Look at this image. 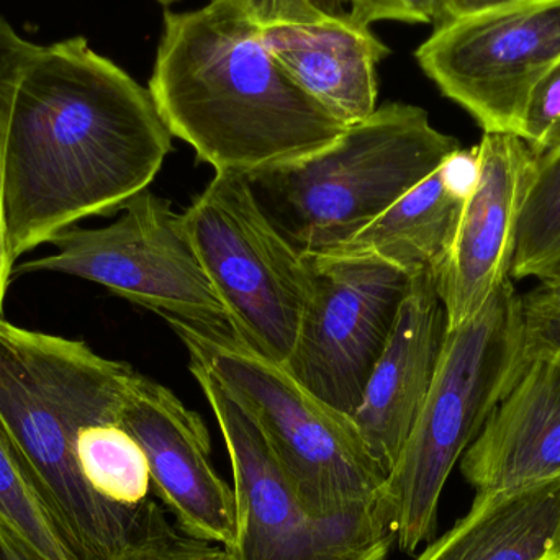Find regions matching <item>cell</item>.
Instances as JSON below:
<instances>
[{
    "label": "cell",
    "instance_id": "cell-13",
    "mask_svg": "<svg viewBox=\"0 0 560 560\" xmlns=\"http://www.w3.org/2000/svg\"><path fill=\"white\" fill-rule=\"evenodd\" d=\"M477 151L479 180L436 278L447 331L469 322L512 278L520 219L538 170L535 154L515 133L486 131Z\"/></svg>",
    "mask_w": 560,
    "mask_h": 560
},
{
    "label": "cell",
    "instance_id": "cell-6",
    "mask_svg": "<svg viewBox=\"0 0 560 560\" xmlns=\"http://www.w3.org/2000/svg\"><path fill=\"white\" fill-rule=\"evenodd\" d=\"M166 323L190 358L209 368L245 405L313 516L385 512L387 476L351 417L310 394L283 365L246 348L230 329L200 328L177 319Z\"/></svg>",
    "mask_w": 560,
    "mask_h": 560
},
{
    "label": "cell",
    "instance_id": "cell-7",
    "mask_svg": "<svg viewBox=\"0 0 560 560\" xmlns=\"http://www.w3.org/2000/svg\"><path fill=\"white\" fill-rule=\"evenodd\" d=\"M183 220L233 336L285 365L312 295L306 256L269 219L242 174L215 173Z\"/></svg>",
    "mask_w": 560,
    "mask_h": 560
},
{
    "label": "cell",
    "instance_id": "cell-12",
    "mask_svg": "<svg viewBox=\"0 0 560 560\" xmlns=\"http://www.w3.org/2000/svg\"><path fill=\"white\" fill-rule=\"evenodd\" d=\"M120 423L144 451L153 493L177 528L232 548L235 492L213 466L212 443L202 418L170 388L137 374L125 395Z\"/></svg>",
    "mask_w": 560,
    "mask_h": 560
},
{
    "label": "cell",
    "instance_id": "cell-24",
    "mask_svg": "<svg viewBox=\"0 0 560 560\" xmlns=\"http://www.w3.org/2000/svg\"><path fill=\"white\" fill-rule=\"evenodd\" d=\"M523 355L560 359V278L539 282L522 295Z\"/></svg>",
    "mask_w": 560,
    "mask_h": 560
},
{
    "label": "cell",
    "instance_id": "cell-5",
    "mask_svg": "<svg viewBox=\"0 0 560 560\" xmlns=\"http://www.w3.org/2000/svg\"><path fill=\"white\" fill-rule=\"evenodd\" d=\"M523 364L522 295L509 278L476 316L447 331L430 394L388 474L385 512L405 555L433 538L447 477Z\"/></svg>",
    "mask_w": 560,
    "mask_h": 560
},
{
    "label": "cell",
    "instance_id": "cell-23",
    "mask_svg": "<svg viewBox=\"0 0 560 560\" xmlns=\"http://www.w3.org/2000/svg\"><path fill=\"white\" fill-rule=\"evenodd\" d=\"M36 48L38 45L23 38L3 16H0V315H2L7 290L15 278V265L10 261L5 229H3L2 189L7 131H9L16 88Z\"/></svg>",
    "mask_w": 560,
    "mask_h": 560
},
{
    "label": "cell",
    "instance_id": "cell-3",
    "mask_svg": "<svg viewBox=\"0 0 560 560\" xmlns=\"http://www.w3.org/2000/svg\"><path fill=\"white\" fill-rule=\"evenodd\" d=\"M137 374L85 342L30 331L0 315V420L78 560L117 559L150 503L125 509L107 502L85 482L75 459L79 430L118 420Z\"/></svg>",
    "mask_w": 560,
    "mask_h": 560
},
{
    "label": "cell",
    "instance_id": "cell-25",
    "mask_svg": "<svg viewBox=\"0 0 560 560\" xmlns=\"http://www.w3.org/2000/svg\"><path fill=\"white\" fill-rule=\"evenodd\" d=\"M535 154L536 163L560 151V65L533 91L520 135Z\"/></svg>",
    "mask_w": 560,
    "mask_h": 560
},
{
    "label": "cell",
    "instance_id": "cell-20",
    "mask_svg": "<svg viewBox=\"0 0 560 560\" xmlns=\"http://www.w3.org/2000/svg\"><path fill=\"white\" fill-rule=\"evenodd\" d=\"M0 525L45 560H78L43 505L25 460L0 420Z\"/></svg>",
    "mask_w": 560,
    "mask_h": 560
},
{
    "label": "cell",
    "instance_id": "cell-19",
    "mask_svg": "<svg viewBox=\"0 0 560 560\" xmlns=\"http://www.w3.org/2000/svg\"><path fill=\"white\" fill-rule=\"evenodd\" d=\"M75 459L85 482L107 502L140 509L151 500L147 456L120 418L82 427L75 440Z\"/></svg>",
    "mask_w": 560,
    "mask_h": 560
},
{
    "label": "cell",
    "instance_id": "cell-8",
    "mask_svg": "<svg viewBox=\"0 0 560 560\" xmlns=\"http://www.w3.org/2000/svg\"><path fill=\"white\" fill-rule=\"evenodd\" d=\"M190 372L219 421L232 460L233 560H388L395 536L385 512L313 516L245 405L197 359L190 358Z\"/></svg>",
    "mask_w": 560,
    "mask_h": 560
},
{
    "label": "cell",
    "instance_id": "cell-11",
    "mask_svg": "<svg viewBox=\"0 0 560 560\" xmlns=\"http://www.w3.org/2000/svg\"><path fill=\"white\" fill-rule=\"evenodd\" d=\"M306 259L312 295L283 368L310 394L352 418L413 278L372 256Z\"/></svg>",
    "mask_w": 560,
    "mask_h": 560
},
{
    "label": "cell",
    "instance_id": "cell-14",
    "mask_svg": "<svg viewBox=\"0 0 560 560\" xmlns=\"http://www.w3.org/2000/svg\"><path fill=\"white\" fill-rule=\"evenodd\" d=\"M262 43L303 92L349 127L377 108V68L390 48L346 12L312 0H246Z\"/></svg>",
    "mask_w": 560,
    "mask_h": 560
},
{
    "label": "cell",
    "instance_id": "cell-9",
    "mask_svg": "<svg viewBox=\"0 0 560 560\" xmlns=\"http://www.w3.org/2000/svg\"><path fill=\"white\" fill-rule=\"evenodd\" d=\"M102 229H71L52 242L56 253L15 269L61 272L91 280L143 308L200 328L230 329L217 295L170 200L143 190ZM232 331V329H230Z\"/></svg>",
    "mask_w": 560,
    "mask_h": 560
},
{
    "label": "cell",
    "instance_id": "cell-27",
    "mask_svg": "<svg viewBox=\"0 0 560 560\" xmlns=\"http://www.w3.org/2000/svg\"><path fill=\"white\" fill-rule=\"evenodd\" d=\"M505 2H513V0H441L440 12H438L433 25L436 26L447 20L456 19V16Z\"/></svg>",
    "mask_w": 560,
    "mask_h": 560
},
{
    "label": "cell",
    "instance_id": "cell-2",
    "mask_svg": "<svg viewBox=\"0 0 560 560\" xmlns=\"http://www.w3.org/2000/svg\"><path fill=\"white\" fill-rule=\"evenodd\" d=\"M148 91L171 135L215 173L255 176L348 128L279 68L246 0L166 10Z\"/></svg>",
    "mask_w": 560,
    "mask_h": 560
},
{
    "label": "cell",
    "instance_id": "cell-17",
    "mask_svg": "<svg viewBox=\"0 0 560 560\" xmlns=\"http://www.w3.org/2000/svg\"><path fill=\"white\" fill-rule=\"evenodd\" d=\"M560 551V476L477 492L469 513L415 560H546Z\"/></svg>",
    "mask_w": 560,
    "mask_h": 560
},
{
    "label": "cell",
    "instance_id": "cell-28",
    "mask_svg": "<svg viewBox=\"0 0 560 560\" xmlns=\"http://www.w3.org/2000/svg\"><path fill=\"white\" fill-rule=\"evenodd\" d=\"M0 560H45L0 525Z\"/></svg>",
    "mask_w": 560,
    "mask_h": 560
},
{
    "label": "cell",
    "instance_id": "cell-4",
    "mask_svg": "<svg viewBox=\"0 0 560 560\" xmlns=\"http://www.w3.org/2000/svg\"><path fill=\"white\" fill-rule=\"evenodd\" d=\"M459 148L424 108L392 102L323 150L249 180L280 232L318 255L371 225Z\"/></svg>",
    "mask_w": 560,
    "mask_h": 560
},
{
    "label": "cell",
    "instance_id": "cell-15",
    "mask_svg": "<svg viewBox=\"0 0 560 560\" xmlns=\"http://www.w3.org/2000/svg\"><path fill=\"white\" fill-rule=\"evenodd\" d=\"M446 336L447 315L436 276H415L352 417L369 453L387 477L430 394Z\"/></svg>",
    "mask_w": 560,
    "mask_h": 560
},
{
    "label": "cell",
    "instance_id": "cell-16",
    "mask_svg": "<svg viewBox=\"0 0 560 560\" xmlns=\"http://www.w3.org/2000/svg\"><path fill=\"white\" fill-rule=\"evenodd\" d=\"M460 472L479 493L560 476V359H526L463 454Z\"/></svg>",
    "mask_w": 560,
    "mask_h": 560
},
{
    "label": "cell",
    "instance_id": "cell-10",
    "mask_svg": "<svg viewBox=\"0 0 560 560\" xmlns=\"http://www.w3.org/2000/svg\"><path fill=\"white\" fill-rule=\"evenodd\" d=\"M415 58L483 133L520 135L533 91L560 65V0H513L447 20Z\"/></svg>",
    "mask_w": 560,
    "mask_h": 560
},
{
    "label": "cell",
    "instance_id": "cell-30",
    "mask_svg": "<svg viewBox=\"0 0 560 560\" xmlns=\"http://www.w3.org/2000/svg\"><path fill=\"white\" fill-rule=\"evenodd\" d=\"M546 560H560V551L559 552H556L555 556H551V558H548Z\"/></svg>",
    "mask_w": 560,
    "mask_h": 560
},
{
    "label": "cell",
    "instance_id": "cell-26",
    "mask_svg": "<svg viewBox=\"0 0 560 560\" xmlns=\"http://www.w3.org/2000/svg\"><path fill=\"white\" fill-rule=\"evenodd\" d=\"M349 16L362 26L382 20L404 23H434L441 0H342Z\"/></svg>",
    "mask_w": 560,
    "mask_h": 560
},
{
    "label": "cell",
    "instance_id": "cell-29",
    "mask_svg": "<svg viewBox=\"0 0 560 560\" xmlns=\"http://www.w3.org/2000/svg\"><path fill=\"white\" fill-rule=\"evenodd\" d=\"M177 2H180V0H158V3L164 7H170ZM312 2H315L319 9L331 13V15H345V13L348 12L342 0H312Z\"/></svg>",
    "mask_w": 560,
    "mask_h": 560
},
{
    "label": "cell",
    "instance_id": "cell-21",
    "mask_svg": "<svg viewBox=\"0 0 560 560\" xmlns=\"http://www.w3.org/2000/svg\"><path fill=\"white\" fill-rule=\"evenodd\" d=\"M560 278V151L538 163L520 219L512 279Z\"/></svg>",
    "mask_w": 560,
    "mask_h": 560
},
{
    "label": "cell",
    "instance_id": "cell-22",
    "mask_svg": "<svg viewBox=\"0 0 560 560\" xmlns=\"http://www.w3.org/2000/svg\"><path fill=\"white\" fill-rule=\"evenodd\" d=\"M115 560H233L229 549L196 538L170 522L167 512L151 499L130 545Z\"/></svg>",
    "mask_w": 560,
    "mask_h": 560
},
{
    "label": "cell",
    "instance_id": "cell-1",
    "mask_svg": "<svg viewBox=\"0 0 560 560\" xmlns=\"http://www.w3.org/2000/svg\"><path fill=\"white\" fill-rule=\"evenodd\" d=\"M173 135L151 92L82 36L38 46L16 88L3 160L10 261L153 183Z\"/></svg>",
    "mask_w": 560,
    "mask_h": 560
},
{
    "label": "cell",
    "instance_id": "cell-18",
    "mask_svg": "<svg viewBox=\"0 0 560 560\" xmlns=\"http://www.w3.org/2000/svg\"><path fill=\"white\" fill-rule=\"evenodd\" d=\"M466 200L440 166L358 235L318 255L372 256L397 266L411 278H438L453 246Z\"/></svg>",
    "mask_w": 560,
    "mask_h": 560
}]
</instances>
